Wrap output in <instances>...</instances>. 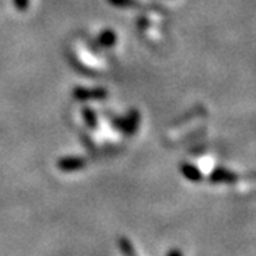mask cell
Instances as JSON below:
<instances>
[{
    "instance_id": "cell-1",
    "label": "cell",
    "mask_w": 256,
    "mask_h": 256,
    "mask_svg": "<svg viewBox=\"0 0 256 256\" xmlns=\"http://www.w3.org/2000/svg\"><path fill=\"white\" fill-rule=\"evenodd\" d=\"M86 166V160L82 156H67L58 161V168L64 172H74Z\"/></svg>"
},
{
    "instance_id": "cell-2",
    "label": "cell",
    "mask_w": 256,
    "mask_h": 256,
    "mask_svg": "<svg viewBox=\"0 0 256 256\" xmlns=\"http://www.w3.org/2000/svg\"><path fill=\"white\" fill-rule=\"evenodd\" d=\"M118 248L122 256H138L134 245L131 244V240L127 236H120L118 238Z\"/></svg>"
},
{
    "instance_id": "cell-3",
    "label": "cell",
    "mask_w": 256,
    "mask_h": 256,
    "mask_svg": "<svg viewBox=\"0 0 256 256\" xmlns=\"http://www.w3.org/2000/svg\"><path fill=\"white\" fill-rule=\"evenodd\" d=\"M181 171H182V174L185 175L188 180H191V181H198V180H201V172H200V170H198L196 166H194V165H182V166H181Z\"/></svg>"
},
{
    "instance_id": "cell-4",
    "label": "cell",
    "mask_w": 256,
    "mask_h": 256,
    "mask_svg": "<svg viewBox=\"0 0 256 256\" xmlns=\"http://www.w3.org/2000/svg\"><path fill=\"white\" fill-rule=\"evenodd\" d=\"M166 256H184V254L180 250V249H171Z\"/></svg>"
}]
</instances>
